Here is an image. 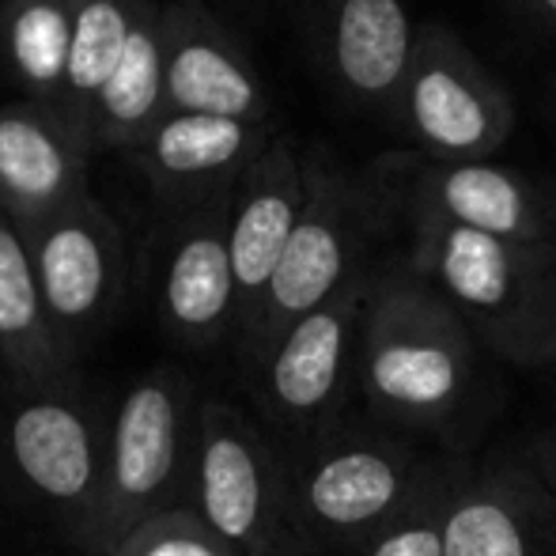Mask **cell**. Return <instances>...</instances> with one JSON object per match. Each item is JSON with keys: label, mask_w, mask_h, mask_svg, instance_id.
<instances>
[{"label": "cell", "mask_w": 556, "mask_h": 556, "mask_svg": "<svg viewBox=\"0 0 556 556\" xmlns=\"http://www.w3.org/2000/svg\"><path fill=\"white\" fill-rule=\"evenodd\" d=\"M303 148L288 137H277L235 186L231 205V269L239 295V323H235V352L250 344L269 295L273 273L288 250L303 213Z\"/></svg>", "instance_id": "17"}, {"label": "cell", "mask_w": 556, "mask_h": 556, "mask_svg": "<svg viewBox=\"0 0 556 556\" xmlns=\"http://www.w3.org/2000/svg\"><path fill=\"white\" fill-rule=\"evenodd\" d=\"M111 556H239L193 507H167L140 522Z\"/></svg>", "instance_id": "24"}, {"label": "cell", "mask_w": 556, "mask_h": 556, "mask_svg": "<svg viewBox=\"0 0 556 556\" xmlns=\"http://www.w3.org/2000/svg\"><path fill=\"white\" fill-rule=\"evenodd\" d=\"M198 405L190 382L170 367H155L125 390L106 440L96 511L84 534V545L96 556H111L122 538L152 515L186 507Z\"/></svg>", "instance_id": "5"}, {"label": "cell", "mask_w": 556, "mask_h": 556, "mask_svg": "<svg viewBox=\"0 0 556 556\" xmlns=\"http://www.w3.org/2000/svg\"><path fill=\"white\" fill-rule=\"evenodd\" d=\"M4 446L30 492L65 511L84 542L106 462L84 405L68 390H20L4 425Z\"/></svg>", "instance_id": "15"}, {"label": "cell", "mask_w": 556, "mask_h": 556, "mask_svg": "<svg viewBox=\"0 0 556 556\" xmlns=\"http://www.w3.org/2000/svg\"><path fill=\"white\" fill-rule=\"evenodd\" d=\"M46 311L65 337L68 349H80L117 315L129 280L122 224L91 193L61 208L23 235Z\"/></svg>", "instance_id": "11"}, {"label": "cell", "mask_w": 556, "mask_h": 556, "mask_svg": "<svg viewBox=\"0 0 556 556\" xmlns=\"http://www.w3.org/2000/svg\"><path fill=\"white\" fill-rule=\"evenodd\" d=\"M91 144L65 114L35 99L0 106V208L20 235L88 193Z\"/></svg>", "instance_id": "18"}, {"label": "cell", "mask_w": 556, "mask_h": 556, "mask_svg": "<svg viewBox=\"0 0 556 556\" xmlns=\"http://www.w3.org/2000/svg\"><path fill=\"white\" fill-rule=\"evenodd\" d=\"M326 91L359 117L390 122L417 23L405 0H280Z\"/></svg>", "instance_id": "10"}, {"label": "cell", "mask_w": 556, "mask_h": 556, "mask_svg": "<svg viewBox=\"0 0 556 556\" xmlns=\"http://www.w3.org/2000/svg\"><path fill=\"white\" fill-rule=\"evenodd\" d=\"M390 122L420 155L492 160L515 129V103L451 23L425 20Z\"/></svg>", "instance_id": "7"}, {"label": "cell", "mask_w": 556, "mask_h": 556, "mask_svg": "<svg viewBox=\"0 0 556 556\" xmlns=\"http://www.w3.org/2000/svg\"><path fill=\"white\" fill-rule=\"evenodd\" d=\"M446 446L349 417L292 466L295 527L330 556H356L409 504Z\"/></svg>", "instance_id": "4"}, {"label": "cell", "mask_w": 556, "mask_h": 556, "mask_svg": "<svg viewBox=\"0 0 556 556\" xmlns=\"http://www.w3.org/2000/svg\"><path fill=\"white\" fill-rule=\"evenodd\" d=\"M522 446H527L534 469L542 473L545 489H549V496H553V511H556V432H542V435H534V440L522 443Z\"/></svg>", "instance_id": "26"}, {"label": "cell", "mask_w": 556, "mask_h": 556, "mask_svg": "<svg viewBox=\"0 0 556 556\" xmlns=\"http://www.w3.org/2000/svg\"><path fill=\"white\" fill-rule=\"evenodd\" d=\"M144 0H73V53L61 114L96 144V106L111 84ZM99 152V148H96Z\"/></svg>", "instance_id": "22"}, {"label": "cell", "mask_w": 556, "mask_h": 556, "mask_svg": "<svg viewBox=\"0 0 556 556\" xmlns=\"http://www.w3.org/2000/svg\"><path fill=\"white\" fill-rule=\"evenodd\" d=\"M481 394V344L405 250L379 254L356 337V397L371 420L462 451Z\"/></svg>", "instance_id": "1"}, {"label": "cell", "mask_w": 556, "mask_h": 556, "mask_svg": "<svg viewBox=\"0 0 556 556\" xmlns=\"http://www.w3.org/2000/svg\"><path fill=\"white\" fill-rule=\"evenodd\" d=\"M269 556H330V553L318 549V545L311 542V538L303 534L300 527H292L285 538H280V545H277V549H273Z\"/></svg>", "instance_id": "27"}, {"label": "cell", "mask_w": 556, "mask_h": 556, "mask_svg": "<svg viewBox=\"0 0 556 556\" xmlns=\"http://www.w3.org/2000/svg\"><path fill=\"white\" fill-rule=\"evenodd\" d=\"M303 213L288 250L273 273L262 318L250 344L239 352L242 367L254 379L277 341L300 318L330 303L359 269L375 262V250L397 231L390 201L375 182L371 167L356 170L326 144L303 148Z\"/></svg>", "instance_id": "3"}, {"label": "cell", "mask_w": 556, "mask_h": 556, "mask_svg": "<svg viewBox=\"0 0 556 556\" xmlns=\"http://www.w3.org/2000/svg\"><path fill=\"white\" fill-rule=\"evenodd\" d=\"M397 231L451 224L515 242H556V198L530 175L492 160L390 152L371 163Z\"/></svg>", "instance_id": "8"}, {"label": "cell", "mask_w": 556, "mask_h": 556, "mask_svg": "<svg viewBox=\"0 0 556 556\" xmlns=\"http://www.w3.org/2000/svg\"><path fill=\"white\" fill-rule=\"evenodd\" d=\"M466 451L446 446L432 473L409 496V504L356 556H446V519H451V504L462 473H466Z\"/></svg>", "instance_id": "23"}, {"label": "cell", "mask_w": 556, "mask_h": 556, "mask_svg": "<svg viewBox=\"0 0 556 556\" xmlns=\"http://www.w3.org/2000/svg\"><path fill=\"white\" fill-rule=\"evenodd\" d=\"M186 507L239 556H269L295 527L292 466L239 405L208 397L193 413Z\"/></svg>", "instance_id": "6"}, {"label": "cell", "mask_w": 556, "mask_h": 556, "mask_svg": "<svg viewBox=\"0 0 556 556\" xmlns=\"http://www.w3.org/2000/svg\"><path fill=\"white\" fill-rule=\"evenodd\" d=\"M163 114L235 117L277 125L250 50L205 0H170L160 12Z\"/></svg>", "instance_id": "13"}, {"label": "cell", "mask_w": 556, "mask_h": 556, "mask_svg": "<svg viewBox=\"0 0 556 556\" xmlns=\"http://www.w3.org/2000/svg\"><path fill=\"white\" fill-rule=\"evenodd\" d=\"M73 359L46 311L27 242L0 208V364L15 390H68Z\"/></svg>", "instance_id": "19"}, {"label": "cell", "mask_w": 556, "mask_h": 556, "mask_svg": "<svg viewBox=\"0 0 556 556\" xmlns=\"http://www.w3.org/2000/svg\"><path fill=\"white\" fill-rule=\"evenodd\" d=\"M446 556H556V511L527 446L469 454L446 519Z\"/></svg>", "instance_id": "14"}, {"label": "cell", "mask_w": 556, "mask_h": 556, "mask_svg": "<svg viewBox=\"0 0 556 556\" xmlns=\"http://www.w3.org/2000/svg\"><path fill=\"white\" fill-rule=\"evenodd\" d=\"M405 254L466 318L484 352L519 371L556 367V242H515L425 224Z\"/></svg>", "instance_id": "2"}, {"label": "cell", "mask_w": 556, "mask_h": 556, "mask_svg": "<svg viewBox=\"0 0 556 556\" xmlns=\"http://www.w3.org/2000/svg\"><path fill=\"white\" fill-rule=\"evenodd\" d=\"M277 137L280 125H247L208 114H163L137 140L129 160L152 190L155 216L170 220L239 182L242 170Z\"/></svg>", "instance_id": "16"}, {"label": "cell", "mask_w": 556, "mask_h": 556, "mask_svg": "<svg viewBox=\"0 0 556 556\" xmlns=\"http://www.w3.org/2000/svg\"><path fill=\"white\" fill-rule=\"evenodd\" d=\"M515 12V20H522L530 30L545 38H556V0H504Z\"/></svg>", "instance_id": "25"}, {"label": "cell", "mask_w": 556, "mask_h": 556, "mask_svg": "<svg viewBox=\"0 0 556 556\" xmlns=\"http://www.w3.org/2000/svg\"><path fill=\"white\" fill-rule=\"evenodd\" d=\"M375 262L359 269L330 303L300 318L250 379L257 387L265 417L295 443L288 462L326 440L349 417V405L356 397L359 315L371 292Z\"/></svg>", "instance_id": "9"}, {"label": "cell", "mask_w": 556, "mask_h": 556, "mask_svg": "<svg viewBox=\"0 0 556 556\" xmlns=\"http://www.w3.org/2000/svg\"><path fill=\"white\" fill-rule=\"evenodd\" d=\"M235 186L198 201L170 220H160V323L186 349L235 344V323H239L231 269Z\"/></svg>", "instance_id": "12"}, {"label": "cell", "mask_w": 556, "mask_h": 556, "mask_svg": "<svg viewBox=\"0 0 556 556\" xmlns=\"http://www.w3.org/2000/svg\"><path fill=\"white\" fill-rule=\"evenodd\" d=\"M163 4L144 0L132 23V35L117 61L111 84L96 106V148L129 155L137 140L163 117V46H160Z\"/></svg>", "instance_id": "21"}, {"label": "cell", "mask_w": 556, "mask_h": 556, "mask_svg": "<svg viewBox=\"0 0 556 556\" xmlns=\"http://www.w3.org/2000/svg\"><path fill=\"white\" fill-rule=\"evenodd\" d=\"M73 53V0H0V68L23 99L61 114Z\"/></svg>", "instance_id": "20"}]
</instances>
